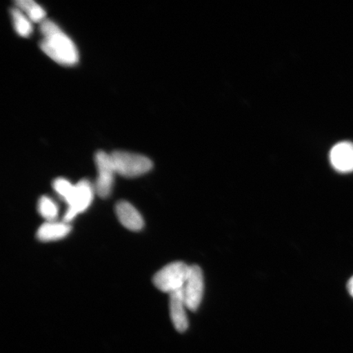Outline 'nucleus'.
Segmentation results:
<instances>
[{
    "mask_svg": "<svg viewBox=\"0 0 353 353\" xmlns=\"http://www.w3.org/2000/svg\"><path fill=\"white\" fill-rule=\"evenodd\" d=\"M186 309L183 289L170 294V317L174 328L179 333H184L188 328Z\"/></svg>",
    "mask_w": 353,
    "mask_h": 353,
    "instance_id": "nucleus-7",
    "label": "nucleus"
},
{
    "mask_svg": "<svg viewBox=\"0 0 353 353\" xmlns=\"http://www.w3.org/2000/svg\"><path fill=\"white\" fill-rule=\"evenodd\" d=\"M331 165L341 173L353 171V144L342 142L334 145L330 153Z\"/></svg>",
    "mask_w": 353,
    "mask_h": 353,
    "instance_id": "nucleus-8",
    "label": "nucleus"
},
{
    "mask_svg": "<svg viewBox=\"0 0 353 353\" xmlns=\"http://www.w3.org/2000/svg\"><path fill=\"white\" fill-rule=\"evenodd\" d=\"M347 290H348V292H350V294L353 297V276L351 278L350 281H348Z\"/></svg>",
    "mask_w": 353,
    "mask_h": 353,
    "instance_id": "nucleus-15",
    "label": "nucleus"
},
{
    "mask_svg": "<svg viewBox=\"0 0 353 353\" xmlns=\"http://www.w3.org/2000/svg\"><path fill=\"white\" fill-rule=\"evenodd\" d=\"M116 214L123 227L132 232H139L144 226L142 215L130 203L121 201L116 205Z\"/></svg>",
    "mask_w": 353,
    "mask_h": 353,
    "instance_id": "nucleus-9",
    "label": "nucleus"
},
{
    "mask_svg": "<svg viewBox=\"0 0 353 353\" xmlns=\"http://www.w3.org/2000/svg\"><path fill=\"white\" fill-rule=\"evenodd\" d=\"M95 163L99 173L94 187L95 192L99 196L105 199L112 193L116 171L110 154L105 152L99 151L96 153Z\"/></svg>",
    "mask_w": 353,
    "mask_h": 353,
    "instance_id": "nucleus-6",
    "label": "nucleus"
},
{
    "mask_svg": "<svg viewBox=\"0 0 353 353\" xmlns=\"http://www.w3.org/2000/svg\"><path fill=\"white\" fill-rule=\"evenodd\" d=\"M43 35L41 48L44 54L63 65H76L79 61L76 44L55 22L44 20L41 26Z\"/></svg>",
    "mask_w": 353,
    "mask_h": 353,
    "instance_id": "nucleus-1",
    "label": "nucleus"
},
{
    "mask_svg": "<svg viewBox=\"0 0 353 353\" xmlns=\"http://www.w3.org/2000/svg\"><path fill=\"white\" fill-rule=\"evenodd\" d=\"M72 231L68 223L48 222L38 229L37 238L43 242L54 241L63 239Z\"/></svg>",
    "mask_w": 353,
    "mask_h": 353,
    "instance_id": "nucleus-10",
    "label": "nucleus"
},
{
    "mask_svg": "<svg viewBox=\"0 0 353 353\" xmlns=\"http://www.w3.org/2000/svg\"><path fill=\"white\" fill-rule=\"evenodd\" d=\"M94 191L95 188L87 179H82L77 185H74L72 196L66 202L69 207L64 215V223H70V221L76 218L78 214H81L88 209L94 199Z\"/></svg>",
    "mask_w": 353,
    "mask_h": 353,
    "instance_id": "nucleus-4",
    "label": "nucleus"
},
{
    "mask_svg": "<svg viewBox=\"0 0 353 353\" xmlns=\"http://www.w3.org/2000/svg\"><path fill=\"white\" fill-rule=\"evenodd\" d=\"M39 214L48 222H54L59 214V207L52 201L50 197L43 196L39 199L38 204Z\"/></svg>",
    "mask_w": 353,
    "mask_h": 353,
    "instance_id": "nucleus-13",
    "label": "nucleus"
},
{
    "mask_svg": "<svg viewBox=\"0 0 353 353\" xmlns=\"http://www.w3.org/2000/svg\"><path fill=\"white\" fill-rule=\"evenodd\" d=\"M52 187H54L55 192L59 194L65 202H68L70 196H72L74 189V185H72L68 180L63 178L55 179L54 183H52Z\"/></svg>",
    "mask_w": 353,
    "mask_h": 353,
    "instance_id": "nucleus-14",
    "label": "nucleus"
},
{
    "mask_svg": "<svg viewBox=\"0 0 353 353\" xmlns=\"http://www.w3.org/2000/svg\"><path fill=\"white\" fill-rule=\"evenodd\" d=\"M190 266L183 262L166 265L153 276V284L162 292L171 293L182 290L186 283Z\"/></svg>",
    "mask_w": 353,
    "mask_h": 353,
    "instance_id": "nucleus-3",
    "label": "nucleus"
},
{
    "mask_svg": "<svg viewBox=\"0 0 353 353\" xmlns=\"http://www.w3.org/2000/svg\"><path fill=\"white\" fill-rule=\"evenodd\" d=\"M16 7L33 22H42L46 20V12L43 8L33 0H17Z\"/></svg>",
    "mask_w": 353,
    "mask_h": 353,
    "instance_id": "nucleus-11",
    "label": "nucleus"
},
{
    "mask_svg": "<svg viewBox=\"0 0 353 353\" xmlns=\"http://www.w3.org/2000/svg\"><path fill=\"white\" fill-rule=\"evenodd\" d=\"M110 158L116 174L125 178L143 175L153 167L152 161L143 154L117 151L110 154Z\"/></svg>",
    "mask_w": 353,
    "mask_h": 353,
    "instance_id": "nucleus-2",
    "label": "nucleus"
},
{
    "mask_svg": "<svg viewBox=\"0 0 353 353\" xmlns=\"http://www.w3.org/2000/svg\"><path fill=\"white\" fill-rule=\"evenodd\" d=\"M11 16L17 33L22 37H28L32 33V21L17 8H12Z\"/></svg>",
    "mask_w": 353,
    "mask_h": 353,
    "instance_id": "nucleus-12",
    "label": "nucleus"
},
{
    "mask_svg": "<svg viewBox=\"0 0 353 353\" xmlns=\"http://www.w3.org/2000/svg\"><path fill=\"white\" fill-rule=\"evenodd\" d=\"M183 291L188 310L196 312L201 305L205 291L204 275L197 265L190 266L189 275Z\"/></svg>",
    "mask_w": 353,
    "mask_h": 353,
    "instance_id": "nucleus-5",
    "label": "nucleus"
}]
</instances>
